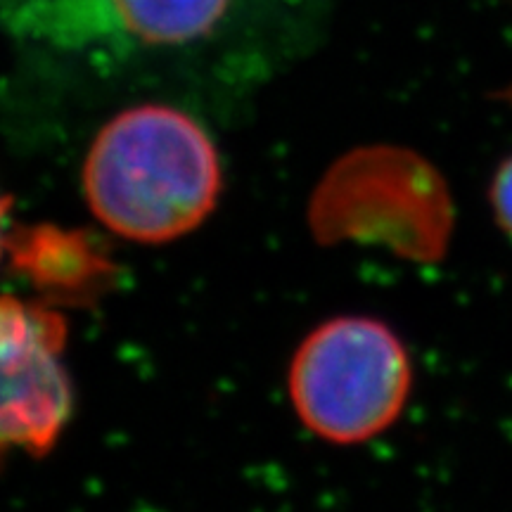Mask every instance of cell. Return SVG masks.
Wrapping results in <instances>:
<instances>
[{"mask_svg":"<svg viewBox=\"0 0 512 512\" xmlns=\"http://www.w3.org/2000/svg\"><path fill=\"white\" fill-rule=\"evenodd\" d=\"M491 204H494L496 221L512 235V157L498 166L494 183H491Z\"/></svg>","mask_w":512,"mask_h":512,"instance_id":"4","label":"cell"},{"mask_svg":"<svg viewBox=\"0 0 512 512\" xmlns=\"http://www.w3.org/2000/svg\"><path fill=\"white\" fill-rule=\"evenodd\" d=\"M81 181L102 226L140 245H164L214 211L223 171L200 121L155 102L119 112L100 128Z\"/></svg>","mask_w":512,"mask_h":512,"instance_id":"1","label":"cell"},{"mask_svg":"<svg viewBox=\"0 0 512 512\" xmlns=\"http://www.w3.org/2000/svg\"><path fill=\"white\" fill-rule=\"evenodd\" d=\"M0 228H3V202H0ZM0 235H3V230H0ZM3 240V238H0Z\"/></svg>","mask_w":512,"mask_h":512,"instance_id":"5","label":"cell"},{"mask_svg":"<svg viewBox=\"0 0 512 512\" xmlns=\"http://www.w3.org/2000/svg\"><path fill=\"white\" fill-rule=\"evenodd\" d=\"M64 339L55 311L0 297V460L12 448L46 456L72 418Z\"/></svg>","mask_w":512,"mask_h":512,"instance_id":"3","label":"cell"},{"mask_svg":"<svg viewBox=\"0 0 512 512\" xmlns=\"http://www.w3.org/2000/svg\"><path fill=\"white\" fill-rule=\"evenodd\" d=\"M411 358L375 318L318 325L292 358L290 399L306 430L332 444H361L394 425L411 394Z\"/></svg>","mask_w":512,"mask_h":512,"instance_id":"2","label":"cell"}]
</instances>
